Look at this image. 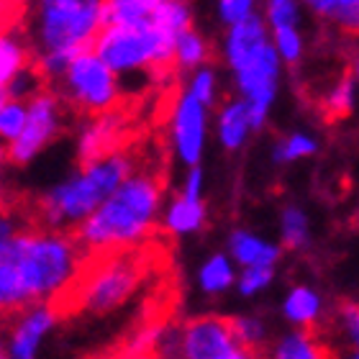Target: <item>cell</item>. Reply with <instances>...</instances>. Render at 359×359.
I'll return each instance as SVG.
<instances>
[{"label": "cell", "instance_id": "obj_15", "mask_svg": "<svg viewBox=\"0 0 359 359\" xmlns=\"http://www.w3.org/2000/svg\"><path fill=\"white\" fill-rule=\"evenodd\" d=\"M205 221H208L205 198H187L180 193H175L159 213L162 229L172 236H193L205 229Z\"/></svg>", "mask_w": 359, "mask_h": 359}, {"label": "cell", "instance_id": "obj_18", "mask_svg": "<svg viewBox=\"0 0 359 359\" xmlns=\"http://www.w3.org/2000/svg\"><path fill=\"white\" fill-rule=\"evenodd\" d=\"M262 359H331V352L313 329H290L262 352Z\"/></svg>", "mask_w": 359, "mask_h": 359}, {"label": "cell", "instance_id": "obj_31", "mask_svg": "<svg viewBox=\"0 0 359 359\" xmlns=\"http://www.w3.org/2000/svg\"><path fill=\"white\" fill-rule=\"evenodd\" d=\"M44 88H46L44 77L39 75V69L29 62V65H23L18 72H13V75L8 77L6 85L0 88V95L15 97V100H31V97L36 95V93H41Z\"/></svg>", "mask_w": 359, "mask_h": 359}, {"label": "cell", "instance_id": "obj_33", "mask_svg": "<svg viewBox=\"0 0 359 359\" xmlns=\"http://www.w3.org/2000/svg\"><path fill=\"white\" fill-rule=\"evenodd\" d=\"M29 113V100H15V97L0 95V139L11 144L21 134Z\"/></svg>", "mask_w": 359, "mask_h": 359}, {"label": "cell", "instance_id": "obj_8", "mask_svg": "<svg viewBox=\"0 0 359 359\" xmlns=\"http://www.w3.org/2000/svg\"><path fill=\"white\" fill-rule=\"evenodd\" d=\"M144 262L139 255H126V249L111 252L108 259L93 267L88 275H80V280L72 287V300L83 308L85 313L103 316L121 308L136 287L142 285Z\"/></svg>", "mask_w": 359, "mask_h": 359}, {"label": "cell", "instance_id": "obj_16", "mask_svg": "<svg viewBox=\"0 0 359 359\" xmlns=\"http://www.w3.org/2000/svg\"><path fill=\"white\" fill-rule=\"evenodd\" d=\"M280 311L290 329H316L326 316V298L311 285H295L283 298Z\"/></svg>", "mask_w": 359, "mask_h": 359}, {"label": "cell", "instance_id": "obj_14", "mask_svg": "<svg viewBox=\"0 0 359 359\" xmlns=\"http://www.w3.org/2000/svg\"><path fill=\"white\" fill-rule=\"evenodd\" d=\"M285 249L280 241H272L252 229H233L226 239V255L231 257L236 267H277Z\"/></svg>", "mask_w": 359, "mask_h": 359}, {"label": "cell", "instance_id": "obj_41", "mask_svg": "<svg viewBox=\"0 0 359 359\" xmlns=\"http://www.w3.org/2000/svg\"><path fill=\"white\" fill-rule=\"evenodd\" d=\"M344 359H359V352H357V349H354V352H349V354H346Z\"/></svg>", "mask_w": 359, "mask_h": 359}, {"label": "cell", "instance_id": "obj_37", "mask_svg": "<svg viewBox=\"0 0 359 359\" xmlns=\"http://www.w3.org/2000/svg\"><path fill=\"white\" fill-rule=\"evenodd\" d=\"M221 359H262V354H259V352H249V349H241V346H236L233 352L224 354Z\"/></svg>", "mask_w": 359, "mask_h": 359}, {"label": "cell", "instance_id": "obj_25", "mask_svg": "<svg viewBox=\"0 0 359 359\" xmlns=\"http://www.w3.org/2000/svg\"><path fill=\"white\" fill-rule=\"evenodd\" d=\"M359 100V77L357 69H346L326 88L321 97V108L329 118H349L357 111Z\"/></svg>", "mask_w": 359, "mask_h": 359}, {"label": "cell", "instance_id": "obj_20", "mask_svg": "<svg viewBox=\"0 0 359 359\" xmlns=\"http://www.w3.org/2000/svg\"><path fill=\"white\" fill-rule=\"evenodd\" d=\"M277 233H280V247L287 252H306L313 244V224L300 203H285L277 216Z\"/></svg>", "mask_w": 359, "mask_h": 359}, {"label": "cell", "instance_id": "obj_3", "mask_svg": "<svg viewBox=\"0 0 359 359\" xmlns=\"http://www.w3.org/2000/svg\"><path fill=\"white\" fill-rule=\"evenodd\" d=\"M216 54L218 65L231 80L233 95L247 103L255 131L262 134L277 108L285 77V67L272 49L262 15L257 13L247 21L221 29Z\"/></svg>", "mask_w": 359, "mask_h": 359}, {"label": "cell", "instance_id": "obj_24", "mask_svg": "<svg viewBox=\"0 0 359 359\" xmlns=\"http://www.w3.org/2000/svg\"><path fill=\"white\" fill-rule=\"evenodd\" d=\"M236 269L239 267L233 264V259L226 252H213L198 267V287L208 298H221L229 290H233Z\"/></svg>", "mask_w": 359, "mask_h": 359}, {"label": "cell", "instance_id": "obj_30", "mask_svg": "<svg viewBox=\"0 0 359 359\" xmlns=\"http://www.w3.org/2000/svg\"><path fill=\"white\" fill-rule=\"evenodd\" d=\"M259 15L267 23V29H285V26H303L306 11L300 0H262Z\"/></svg>", "mask_w": 359, "mask_h": 359}, {"label": "cell", "instance_id": "obj_42", "mask_svg": "<svg viewBox=\"0 0 359 359\" xmlns=\"http://www.w3.org/2000/svg\"><path fill=\"white\" fill-rule=\"evenodd\" d=\"M3 359H13V357H8V354H6V357H3Z\"/></svg>", "mask_w": 359, "mask_h": 359}, {"label": "cell", "instance_id": "obj_26", "mask_svg": "<svg viewBox=\"0 0 359 359\" xmlns=\"http://www.w3.org/2000/svg\"><path fill=\"white\" fill-rule=\"evenodd\" d=\"M29 62H31V52L21 26L0 29V88L6 85L8 77L13 75V72H18Z\"/></svg>", "mask_w": 359, "mask_h": 359}, {"label": "cell", "instance_id": "obj_19", "mask_svg": "<svg viewBox=\"0 0 359 359\" xmlns=\"http://www.w3.org/2000/svg\"><path fill=\"white\" fill-rule=\"evenodd\" d=\"M185 80H182V88L187 95H193L195 100H201L203 105L208 108H216L221 103V97L226 95V72L218 62H205L201 67H193L182 72Z\"/></svg>", "mask_w": 359, "mask_h": 359}, {"label": "cell", "instance_id": "obj_36", "mask_svg": "<svg viewBox=\"0 0 359 359\" xmlns=\"http://www.w3.org/2000/svg\"><path fill=\"white\" fill-rule=\"evenodd\" d=\"M105 359H157L154 357V352H147V349H126V352H118V354H111V357H105Z\"/></svg>", "mask_w": 359, "mask_h": 359}, {"label": "cell", "instance_id": "obj_4", "mask_svg": "<svg viewBox=\"0 0 359 359\" xmlns=\"http://www.w3.org/2000/svg\"><path fill=\"white\" fill-rule=\"evenodd\" d=\"M162 205L165 187L159 177L136 167L72 233L88 255L131 249L157 229Z\"/></svg>", "mask_w": 359, "mask_h": 359}, {"label": "cell", "instance_id": "obj_27", "mask_svg": "<svg viewBox=\"0 0 359 359\" xmlns=\"http://www.w3.org/2000/svg\"><path fill=\"white\" fill-rule=\"evenodd\" d=\"M157 0H105V26H144L151 21Z\"/></svg>", "mask_w": 359, "mask_h": 359}, {"label": "cell", "instance_id": "obj_5", "mask_svg": "<svg viewBox=\"0 0 359 359\" xmlns=\"http://www.w3.org/2000/svg\"><path fill=\"white\" fill-rule=\"evenodd\" d=\"M136 170V159L126 149H108L100 157L85 159L49 185L36 201L39 226L57 231H75L85 218Z\"/></svg>", "mask_w": 359, "mask_h": 359}, {"label": "cell", "instance_id": "obj_7", "mask_svg": "<svg viewBox=\"0 0 359 359\" xmlns=\"http://www.w3.org/2000/svg\"><path fill=\"white\" fill-rule=\"evenodd\" d=\"M49 88L60 95L69 113L80 118L85 116H100L113 113L123 95L121 77L97 57L93 49L75 54L67 62V67Z\"/></svg>", "mask_w": 359, "mask_h": 359}, {"label": "cell", "instance_id": "obj_6", "mask_svg": "<svg viewBox=\"0 0 359 359\" xmlns=\"http://www.w3.org/2000/svg\"><path fill=\"white\" fill-rule=\"evenodd\" d=\"M172 41L175 36L151 21L144 26H103L93 52L126 80L172 65Z\"/></svg>", "mask_w": 359, "mask_h": 359}, {"label": "cell", "instance_id": "obj_9", "mask_svg": "<svg viewBox=\"0 0 359 359\" xmlns=\"http://www.w3.org/2000/svg\"><path fill=\"white\" fill-rule=\"evenodd\" d=\"M69 116L72 113L52 88L36 93L29 100V113H26L21 134L8 144V165L29 167L31 162H36L54 142H60L65 136V131L69 128Z\"/></svg>", "mask_w": 359, "mask_h": 359}, {"label": "cell", "instance_id": "obj_38", "mask_svg": "<svg viewBox=\"0 0 359 359\" xmlns=\"http://www.w3.org/2000/svg\"><path fill=\"white\" fill-rule=\"evenodd\" d=\"M8 167V144L0 139V170H6Z\"/></svg>", "mask_w": 359, "mask_h": 359}, {"label": "cell", "instance_id": "obj_35", "mask_svg": "<svg viewBox=\"0 0 359 359\" xmlns=\"http://www.w3.org/2000/svg\"><path fill=\"white\" fill-rule=\"evenodd\" d=\"M337 323H339V329H341V334H344L346 344L357 349V344H359V311H357V306L344 303V306L339 308Z\"/></svg>", "mask_w": 359, "mask_h": 359}, {"label": "cell", "instance_id": "obj_28", "mask_svg": "<svg viewBox=\"0 0 359 359\" xmlns=\"http://www.w3.org/2000/svg\"><path fill=\"white\" fill-rule=\"evenodd\" d=\"M269 41L272 49L280 57L285 69L298 67L300 62L306 60L308 54V39L303 26H285V29H272L269 31Z\"/></svg>", "mask_w": 359, "mask_h": 359}, {"label": "cell", "instance_id": "obj_1", "mask_svg": "<svg viewBox=\"0 0 359 359\" xmlns=\"http://www.w3.org/2000/svg\"><path fill=\"white\" fill-rule=\"evenodd\" d=\"M88 257L72 231L26 226L0 252V318L31 303H60L85 272Z\"/></svg>", "mask_w": 359, "mask_h": 359}, {"label": "cell", "instance_id": "obj_34", "mask_svg": "<svg viewBox=\"0 0 359 359\" xmlns=\"http://www.w3.org/2000/svg\"><path fill=\"white\" fill-rule=\"evenodd\" d=\"M262 0H213V15L221 29L233 26L259 13Z\"/></svg>", "mask_w": 359, "mask_h": 359}, {"label": "cell", "instance_id": "obj_2", "mask_svg": "<svg viewBox=\"0 0 359 359\" xmlns=\"http://www.w3.org/2000/svg\"><path fill=\"white\" fill-rule=\"evenodd\" d=\"M21 31L31 52V65L46 88L65 72L75 54L93 49L105 26V0H21Z\"/></svg>", "mask_w": 359, "mask_h": 359}, {"label": "cell", "instance_id": "obj_21", "mask_svg": "<svg viewBox=\"0 0 359 359\" xmlns=\"http://www.w3.org/2000/svg\"><path fill=\"white\" fill-rule=\"evenodd\" d=\"M321 151V139L318 134L308 131V128H292L277 136L275 144L269 147V159L275 167H290L298 165L303 159H311Z\"/></svg>", "mask_w": 359, "mask_h": 359}, {"label": "cell", "instance_id": "obj_11", "mask_svg": "<svg viewBox=\"0 0 359 359\" xmlns=\"http://www.w3.org/2000/svg\"><path fill=\"white\" fill-rule=\"evenodd\" d=\"M6 354L13 359H39L46 339L57 326L54 303H31V306L6 316Z\"/></svg>", "mask_w": 359, "mask_h": 359}, {"label": "cell", "instance_id": "obj_23", "mask_svg": "<svg viewBox=\"0 0 359 359\" xmlns=\"http://www.w3.org/2000/svg\"><path fill=\"white\" fill-rule=\"evenodd\" d=\"M306 13L331 29L357 34L359 29V0H300Z\"/></svg>", "mask_w": 359, "mask_h": 359}, {"label": "cell", "instance_id": "obj_22", "mask_svg": "<svg viewBox=\"0 0 359 359\" xmlns=\"http://www.w3.org/2000/svg\"><path fill=\"white\" fill-rule=\"evenodd\" d=\"M216 46L198 26H187L175 36L172 41V67H177L180 72H187L193 67H201L205 62L213 60Z\"/></svg>", "mask_w": 359, "mask_h": 359}, {"label": "cell", "instance_id": "obj_29", "mask_svg": "<svg viewBox=\"0 0 359 359\" xmlns=\"http://www.w3.org/2000/svg\"><path fill=\"white\" fill-rule=\"evenodd\" d=\"M233 331V339H236V346L241 349H249V352H264V346L269 341V326L262 316L257 313H241L229 318Z\"/></svg>", "mask_w": 359, "mask_h": 359}, {"label": "cell", "instance_id": "obj_13", "mask_svg": "<svg viewBox=\"0 0 359 359\" xmlns=\"http://www.w3.org/2000/svg\"><path fill=\"white\" fill-rule=\"evenodd\" d=\"M255 123L247 103L236 95H224L210 116V136L226 154H239L255 139Z\"/></svg>", "mask_w": 359, "mask_h": 359}, {"label": "cell", "instance_id": "obj_17", "mask_svg": "<svg viewBox=\"0 0 359 359\" xmlns=\"http://www.w3.org/2000/svg\"><path fill=\"white\" fill-rule=\"evenodd\" d=\"M118 136V121L111 113H100V116H85L80 128L75 134V154L77 162L100 157L108 149H113V142Z\"/></svg>", "mask_w": 359, "mask_h": 359}, {"label": "cell", "instance_id": "obj_40", "mask_svg": "<svg viewBox=\"0 0 359 359\" xmlns=\"http://www.w3.org/2000/svg\"><path fill=\"white\" fill-rule=\"evenodd\" d=\"M6 357V329L0 326V359Z\"/></svg>", "mask_w": 359, "mask_h": 359}, {"label": "cell", "instance_id": "obj_12", "mask_svg": "<svg viewBox=\"0 0 359 359\" xmlns=\"http://www.w3.org/2000/svg\"><path fill=\"white\" fill-rule=\"evenodd\" d=\"M236 349L231 323L221 316H195L177 323L180 359H221Z\"/></svg>", "mask_w": 359, "mask_h": 359}, {"label": "cell", "instance_id": "obj_39", "mask_svg": "<svg viewBox=\"0 0 359 359\" xmlns=\"http://www.w3.org/2000/svg\"><path fill=\"white\" fill-rule=\"evenodd\" d=\"M6 203H8V190H6L3 177H0V208H6Z\"/></svg>", "mask_w": 359, "mask_h": 359}, {"label": "cell", "instance_id": "obj_10", "mask_svg": "<svg viewBox=\"0 0 359 359\" xmlns=\"http://www.w3.org/2000/svg\"><path fill=\"white\" fill-rule=\"evenodd\" d=\"M210 116H213V108L187 95L185 90H180L170 111L167 136H170L172 157L182 167L203 165L210 142Z\"/></svg>", "mask_w": 359, "mask_h": 359}, {"label": "cell", "instance_id": "obj_32", "mask_svg": "<svg viewBox=\"0 0 359 359\" xmlns=\"http://www.w3.org/2000/svg\"><path fill=\"white\" fill-rule=\"evenodd\" d=\"M275 277H277V267H264V264L239 267L236 269V283H233V287L239 290L241 298H257V295H262L264 290L272 287Z\"/></svg>", "mask_w": 359, "mask_h": 359}]
</instances>
